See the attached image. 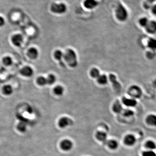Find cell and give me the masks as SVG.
<instances>
[{
  "mask_svg": "<svg viewBox=\"0 0 156 156\" xmlns=\"http://www.w3.org/2000/svg\"><path fill=\"white\" fill-rule=\"evenodd\" d=\"M64 58L66 62L71 67H75L77 66V55L76 53L72 49H68L64 54Z\"/></svg>",
  "mask_w": 156,
  "mask_h": 156,
  "instance_id": "6da1fadb",
  "label": "cell"
},
{
  "mask_svg": "<svg viewBox=\"0 0 156 156\" xmlns=\"http://www.w3.org/2000/svg\"><path fill=\"white\" fill-rule=\"evenodd\" d=\"M115 14L117 18L121 21H124L128 19L129 13L126 8L122 4L118 5L115 10Z\"/></svg>",
  "mask_w": 156,
  "mask_h": 156,
  "instance_id": "7a4b0ae2",
  "label": "cell"
},
{
  "mask_svg": "<svg viewBox=\"0 0 156 156\" xmlns=\"http://www.w3.org/2000/svg\"><path fill=\"white\" fill-rule=\"evenodd\" d=\"M50 10L53 13L56 14H63L67 10V6L65 3H53L50 7Z\"/></svg>",
  "mask_w": 156,
  "mask_h": 156,
  "instance_id": "3957f363",
  "label": "cell"
},
{
  "mask_svg": "<svg viewBox=\"0 0 156 156\" xmlns=\"http://www.w3.org/2000/svg\"><path fill=\"white\" fill-rule=\"evenodd\" d=\"M128 94L131 98L135 99L139 98L142 95V89L137 85H132L129 88Z\"/></svg>",
  "mask_w": 156,
  "mask_h": 156,
  "instance_id": "277c9868",
  "label": "cell"
},
{
  "mask_svg": "<svg viewBox=\"0 0 156 156\" xmlns=\"http://www.w3.org/2000/svg\"><path fill=\"white\" fill-rule=\"evenodd\" d=\"M61 148L65 151H70L74 147V144L72 141L69 139H64L62 141L60 144Z\"/></svg>",
  "mask_w": 156,
  "mask_h": 156,
  "instance_id": "5b68a950",
  "label": "cell"
},
{
  "mask_svg": "<svg viewBox=\"0 0 156 156\" xmlns=\"http://www.w3.org/2000/svg\"><path fill=\"white\" fill-rule=\"evenodd\" d=\"M73 124V121L70 118L67 117H63L59 120L58 125L59 127L63 129L67 128Z\"/></svg>",
  "mask_w": 156,
  "mask_h": 156,
  "instance_id": "8992f818",
  "label": "cell"
},
{
  "mask_svg": "<svg viewBox=\"0 0 156 156\" xmlns=\"http://www.w3.org/2000/svg\"><path fill=\"white\" fill-rule=\"evenodd\" d=\"M109 78L110 81L112 83L115 90L117 91H120L121 90V89H122V86H121L120 83L117 80L115 76L111 74L110 75Z\"/></svg>",
  "mask_w": 156,
  "mask_h": 156,
  "instance_id": "52a82bcc",
  "label": "cell"
},
{
  "mask_svg": "<svg viewBox=\"0 0 156 156\" xmlns=\"http://www.w3.org/2000/svg\"><path fill=\"white\" fill-rule=\"evenodd\" d=\"M145 28L148 34H156V21L154 20L150 21Z\"/></svg>",
  "mask_w": 156,
  "mask_h": 156,
  "instance_id": "ba28073f",
  "label": "cell"
},
{
  "mask_svg": "<svg viewBox=\"0 0 156 156\" xmlns=\"http://www.w3.org/2000/svg\"><path fill=\"white\" fill-rule=\"evenodd\" d=\"M11 41L15 46L19 47L21 46L23 42V37L20 34H16L13 36Z\"/></svg>",
  "mask_w": 156,
  "mask_h": 156,
  "instance_id": "9c48e42d",
  "label": "cell"
},
{
  "mask_svg": "<svg viewBox=\"0 0 156 156\" xmlns=\"http://www.w3.org/2000/svg\"><path fill=\"white\" fill-rule=\"evenodd\" d=\"M20 73L22 75L25 77H30L33 75L34 72L31 67L26 66L21 69Z\"/></svg>",
  "mask_w": 156,
  "mask_h": 156,
  "instance_id": "30bf717a",
  "label": "cell"
},
{
  "mask_svg": "<svg viewBox=\"0 0 156 156\" xmlns=\"http://www.w3.org/2000/svg\"><path fill=\"white\" fill-rule=\"evenodd\" d=\"M124 142L127 146H132L136 143V139L133 135H128L124 137Z\"/></svg>",
  "mask_w": 156,
  "mask_h": 156,
  "instance_id": "8fae6325",
  "label": "cell"
},
{
  "mask_svg": "<svg viewBox=\"0 0 156 156\" xmlns=\"http://www.w3.org/2000/svg\"><path fill=\"white\" fill-rule=\"evenodd\" d=\"M122 101L123 103L127 107H134L136 106L137 104V102L135 99L134 98H127L124 97L122 98Z\"/></svg>",
  "mask_w": 156,
  "mask_h": 156,
  "instance_id": "7c38bea8",
  "label": "cell"
},
{
  "mask_svg": "<svg viewBox=\"0 0 156 156\" xmlns=\"http://www.w3.org/2000/svg\"><path fill=\"white\" fill-rule=\"evenodd\" d=\"M98 5L96 0H85L84 2V5L85 8L89 9H93Z\"/></svg>",
  "mask_w": 156,
  "mask_h": 156,
  "instance_id": "4fadbf2b",
  "label": "cell"
},
{
  "mask_svg": "<svg viewBox=\"0 0 156 156\" xmlns=\"http://www.w3.org/2000/svg\"><path fill=\"white\" fill-rule=\"evenodd\" d=\"M27 56L30 59L32 60H35L39 56L38 50L36 48H30L28 50Z\"/></svg>",
  "mask_w": 156,
  "mask_h": 156,
  "instance_id": "5bb4252c",
  "label": "cell"
},
{
  "mask_svg": "<svg viewBox=\"0 0 156 156\" xmlns=\"http://www.w3.org/2000/svg\"><path fill=\"white\" fill-rule=\"evenodd\" d=\"M54 56L56 60L60 61V64L61 66L64 67L65 64L62 61V60L64 57V54L63 53L62 51L60 50H56L55 52Z\"/></svg>",
  "mask_w": 156,
  "mask_h": 156,
  "instance_id": "9a60e30c",
  "label": "cell"
},
{
  "mask_svg": "<svg viewBox=\"0 0 156 156\" xmlns=\"http://www.w3.org/2000/svg\"><path fill=\"white\" fill-rule=\"evenodd\" d=\"M97 139L100 142L105 143L107 142V135L103 131H98L96 135Z\"/></svg>",
  "mask_w": 156,
  "mask_h": 156,
  "instance_id": "2e32d148",
  "label": "cell"
},
{
  "mask_svg": "<svg viewBox=\"0 0 156 156\" xmlns=\"http://www.w3.org/2000/svg\"><path fill=\"white\" fill-rule=\"evenodd\" d=\"M112 109L113 111L117 114H119L122 111V106L119 100H117L114 103Z\"/></svg>",
  "mask_w": 156,
  "mask_h": 156,
  "instance_id": "e0dca14e",
  "label": "cell"
},
{
  "mask_svg": "<svg viewBox=\"0 0 156 156\" xmlns=\"http://www.w3.org/2000/svg\"><path fill=\"white\" fill-rule=\"evenodd\" d=\"M146 122L149 125L156 127V115L152 114L149 115L146 118Z\"/></svg>",
  "mask_w": 156,
  "mask_h": 156,
  "instance_id": "ac0fdd59",
  "label": "cell"
},
{
  "mask_svg": "<svg viewBox=\"0 0 156 156\" xmlns=\"http://www.w3.org/2000/svg\"><path fill=\"white\" fill-rule=\"evenodd\" d=\"M105 143L111 150H116L118 147V142L113 139L108 140Z\"/></svg>",
  "mask_w": 156,
  "mask_h": 156,
  "instance_id": "d6986e66",
  "label": "cell"
},
{
  "mask_svg": "<svg viewBox=\"0 0 156 156\" xmlns=\"http://www.w3.org/2000/svg\"><path fill=\"white\" fill-rule=\"evenodd\" d=\"M2 91L4 95L6 96H10L13 93V88L9 85H6L3 87Z\"/></svg>",
  "mask_w": 156,
  "mask_h": 156,
  "instance_id": "ffe728a7",
  "label": "cell"
},
{
  "mask_svg": "<svg viewBox=\"0 0 156 156\" xmlns=\"http://www.w3.org/2000/svg\"><path fill=\"white\" fill-rule=\"evenodd\" d=\"M148 47L151 50L153 51L156 50V39L151 38L148 41Z\"/></svg>",
  "mask_w": 156,
  "mask_h": 156,
  "instance_id": "44dd1931",
  "label": "cell"
},
{
  "mask_svg": "<svg viewBox=\"0 0 156 156\" xmlns=\"http://www.w3.org/2000/svg\"><path fill=\"white\" fill-rule=\"evenodd\" d=\"M54 91L56 95L58 96H61L63 95L64 93V88L61 85H57L54 89Z\"/></svg>",
  "mask_w": 156,
  "mask_h": 156,
  "instance_id": "7402d4cb",
  "label": "cell"
},
{
  "mask_svg": "<svg viewBox=\"0 0 156 156\" xmlns=\"http://www.w3.org/2000/svg\"><path fill=\"white\" fill-rule=\"evenodd\" d=\"M97 81L100 84L105 85L108 82V78L105 75H101L98 77Z\"/></svg>",
  "mask_w": 156,
  "mask_h": 156,
  "instance_id": "603a6c76",
  "label": "cell"
},
{
  "mask_svg": "<svg viewBox=\"0 0 156 156\" xmlns=\"http://www.w3.org/2000/svg\"><path fill=\"white\" fill-rule=\"evenodd\" d=\"M145 147L149 150H152L156 148V144L155 142L152 141H148L145 143Z\"/></svg>",
  "mask_w": 156,
  "mask_h": 156,
  "instance_id": "cb8c5ba5",
  "label": "cell"
},
{
  "mask_svg": "<svg viewBox=\"0 0 156 156\" xmlns=\"http://www.w3.org/2000/svg\"><path fill=\"white\" fill-rule=\"evenodd\" d=\"M36 82H37V83L41 86H44V85L47 84V78L43 77V76H40L37 78Z\"/></svg>",
  "mask_w": 156,
  "mask_h": 156,
  "instance_id": "d4e9b609",
  "label": "cell"
},
{
  "mask_svg": "<svg viewBox=\"0 0 156 156\" xmlns=\"http://www.w3.org/2000/svg\"><path fill=\"white\" fill-rule=\"evenodd\" d=\"M149 21V20H148V19L147 17H142V18H140V20H139V24H140L142 27L145 28V27L147 26L148 23Z\"/></svg>",
  "mask_w": 156,
  "mask_h": 156,
  "instance_id": "484cf974",
  "label": "cell"
},
{
  "mask_svg": "<svg viewBox=\"0 0 156 156\" xmlns=\"http://www.w3.org/2000/svg\"><path fill=\"white\" fill-rule=\"evenodd\" d=\"M3 63L5 66H10L13 63V60L10 56H7L3 59Z\"/></svg>",
  "mask_w": 156,
  "mask_h": 156,
  "instance_id": "4316f807",
  "label": "cell"
},
{
  "mask_svg": "<svg viewBox=\"0 0 156 156\" xmlns=\"http://www.w3.org/2000/svg\"><path fill=\"white\" fill-rule=\"evenodd\" d=\"M47 84H54L56 81V77L54 74H49V75H48L47 78Z\"/></svg>",
  "mask_w": 156,
  "mask_h": 156,
  "instance_id": "83f0119b",
  "label": "cell"
},
{
  "mask_svg": "<svg viewBox=\"0 0 156 156\" xmlns=\"http://www.w3.org/2000/svg\"><path fill=\"white\" fill-rule=\"evenodd\" d=\"M90 75L92 78H97L100 75V72L98 69L94 68L91 70Z\"/></svg>",
  "mask_w": 156,
  "mask_h": 156,
  "instance_id": "f1b7e54d",
  "label": "cell"
},
{
  "mask_svg": "<svg viewBox=\"0 0 156 156\" xmlns=\"http://www.w3.org/2000/svg\"><path fill=\"white\" fill-rule=\"evenodd\" d=\"M134 115V112L133 111L129 109H125L123 111V115L126 117H130Z\"/></svg>",
  "mask_w": 156,
  "mask_h": 156,
  "instance_id": "f546056e",
  "label": "cell"
},
{
  "mask_svg": "<svg viewBox=\"0 0 156 156\" xmlns=\"http://www.w3.org/2000/svg\"><path fill=\"white\" fill-rule=\"evenodd\" d=\"M17 129L21 132H24L26 130V125L24 123L20 122L17 126Z\"/></svg>",
  "mask_w": 156,
  "mask_h": 156,
  "instance_id": "4dcf8cb0",
  "label": "cell"
},
{
  "mask_svg": "<svg viewBox=\"0 0 156 156\" xmlns=\"http://www.w3.org/2000/svg\"><path fill=\"white\" fill-rule=\"evenodd\" d=\"M142 156H156V154L152 151H147L143 153Z\"/></svg>",
  "mask_w": 156,
  "mask_h": 156,
  "instance_id": "1f68e13d",
  "label": "cell"
},
{
  "mask_svg": "<svg viewBox=\"0 0 156 156\" xmlns=\"http://www.w3.org/2000/svg\"><path fill=\"white\" fill-rule=\"evenodd\" d=\"M152 5H153V4L149 3L147 2V1H145L144 2L143 7L145 9L149 10L152 7Z\"/></svg>",
  "mask_w": 156,
  "mask_h": 156,
  "instance_id": "d6a6232c",
  "label": "cell"
},
{
  "mask_svg": "<svg viewBox=\"0 0 156 156\" xmlns=\"http://www.w3.org/2000/svg\"><path fill=\"white\" fill-rule=\"evenodd\" d=\"M151 13L154 15L156 16V3H154L151 8Z\"/></svg>",
  "mask_w": 156,
  "mask_h": 156,
  "instance_id": "836d02e7",
  "label": "cell"
},
{
  "mask_svg": "<svg viewBox=\"0 0 156 156\" xmlns=\"http://www.w3.org/2000/svg\"><path fill=\"white\" fill-rule=\"evenodd\" d=\"M5 24V20L4 18L0 16V27H2Z\"/></svg>",
  "mask_w": 156,
  "mask_h": 156,
  "instance_id": "e575fe53",
  "label": "cell"
},
{
  "mask_svg": "<svg viewBox=\"0 0 156 156\" xmlns=\"http://www.w3.org/2000/svg\"><path fill=\"white\" fill-rule=\"evenodd\" d=\"M146 1H147V2L149 3H151V4H153L155 2L156 0H146Z\"/></svg>",
  "mask_w": 156,
  "mask_h": 156,
  "instance_id": "d590c367",
  "label": "cell"
}]
</instances>
